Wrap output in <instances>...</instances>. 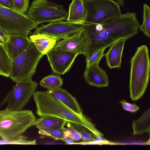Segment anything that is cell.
I'll return each mask as SVG.
<instances>
[{
  "label": "cell",
  "mask_w": 150,
  "mask_h": 150,
  "mask_svg": "<svg viewBox=\"0 0 150 150\" xmlns=\"http://www.w3.org/2000/svg\"><path fill=\"white\" fill-rule=\"evenodd\" d=\"M139 25L136 13L128 12L101 23L80 25L87 44L86 59L119 40L128 39L138 34Z\"/></svg>",
  "instance_id": "6da1fadb"
},
{
  "label": "cell",
  "mask_w": 150,
  "mask_h": 150,
  "mask_svg": "<svg viewBox=\"0 0 150 150\" xmlns=\"http://www.w3.org/2000/svg\"><path fill=\"white\" fill-rule=\"evenodd\" d=\"M33 96L36 107V113L40 117L50 115L80 125L87 128L97 138L103 135L96 129L89 118L83 114L76 113L47 91H35Z\"/></svg>",
  "instance_id": "7a4b0ae2"
},
{
  "label": "cell",
  "mask_w": 150,
  "mask_h": 150,
  "mask_svg": "<svg viewBox=\"0 0 150 150\" xmlns=\"http://www.w3.org/2000/svg\"><path fill=\"white\" fill-rule=\"evenodd\" d=\"M130 97L134 101L143 96L149 79L150 62L146 45L138 47L130 61Z\"/></svg>",
  "instance_id": "3957f363"
},
{
  "label": "cell",
  "mask_w": 150,
  "mask_h": 150,
  "mask_svg": "<svg viewBox=\"0 0 150 150\" xmlns=\"http://www.w3.org/2000/svg\"><path fill=\"white\" fill-rule=\"evenodd\" d=\"M37 119L28 110L0 111V138L7 139L16 137L35 125Z\"/></svg>",
  "instance_id": "277c9868"
},
{
  "label": "cell",
  "mask_w": 150,
  "mask_h": 150,
  "mask_svg": "<svg viewBox=\"0 0 150 150\" xmlns=\"http://www.w3.org/2000/svg\"><path fill=\"white\" fill-rule=\"evenodd\" d=\"M43 55L31 42L25 50L12 60L10 78L16 83L32 79Z\"/></svg>",
  "instance_id": "5b68a950"
},
{
  "label": "cell",
  "mask_w": 150,
  "mask_h": 150,
  "mask_svg": "<svg viewBox=\"0 0 150 150\" xmlns=\"http://www.w3.org/2000/svg\"><path fill=\"white\" fill-rule=\"evenodd\" d=\"M39 25L25 13H21L0 5V28L6 34L28 36Z\"/></svg>",
  "instance_id": "8992f818"
},
{
  "label": "cell",
  "mask_w": 150,
  "mask_h": 150,
  "mask_svg": "<svg viewBox=\"0 0 150 150\" xmlns=\"http://www.w3.org/2000/svg\"><path fill=\"white\" fill-rule=\"evenodd\" d=\"M25 13L38 25L64 20L68 15L63 6L48 0H34Z\"/></svg>",
  "instance_id": "52a82bcc"
},
{
  "label": "cell",
  "mask_w": 150,
  "mask_h": 150,
  "mask_svg": "<svg viewBox=\"0 0 150 150\" xmlns=\"http://www.w3.org/2000/svg\"><path fill=\"white\" fill-rule=\"evenodd\" d=\"M84 3V23H101L122 14L120 5L113 0H94Z\"/></svg>",
  "instance_id": "ba28073f"
},
{
  "label": "cell",
  "mask_w": 150,
  "mask_h": 150,
  "mask_svg": "<svg viewBox=\"0 0 150 150\" xmlns=\"http://www.w3.org/2000/svg\"><path fill=\"white\" fill-rule=\"evenodd\" d=\"M38 85V83L32 79L16 82L1 102L0 106L7 103L6 108L8 109L14 110H23L33 96Z\"/></svg>",
  "instance_id": "9c48e42d"
},
{
  "label": "cell",
  "mask_w": 150,
  "mask_h": 150,
  "mask_svg": "<svg viewBox=\"0 0 150 150\" xmlns=\"http://www.w3.org/2000/svg\"><path fill=\"white\" fill-rule=\"evenodd\" d=\"M82 30L81 26L62 20L49 22L37 27L34 34H42L57 41L63 39Z\"/></svg>",
  "instance_id": "30bf717a"
},
{
  "label": "cell",
  "mask_w": 150,
  "mask_h": 150,
  "mask_svg": "<svg viewBox=\"0 0 150 150\" xmlns=\"http://www.w3.org/2000/svg\"><path fill=\"white\" fill-rule=\"evenodd\" d=\"M46 54L52 71L60 75L64 74L69 70L78 55L54 47Z\"/></svg>",
  "instance_id": "8fae6325"
},
{
  "label": "cell",
  "mask_w": 150,
  "mask_h": 150,
  "mask_svg": "<svg viewBox=\"0 0 150 150\" xmlns=\"http://www.w3.org/2000/svg\"><path fill=\"white\" fill-rule=\"evenodd\" d=\"M54 47L57 49L86 56L87 44L82 30L57 42Z\"/></svg>",
  "instance_id": "7c38bea8"
},
{
  "label": "cell",
  "mask_w": 150,
  "mask_h": 150,
  "mask_svg": "<svg viewBox=\"0 0 150 150\" xmlns=\"http://www.w3.org/2000/svg\"><path fill=\"white\" fill-rule=\"evenodd\" d=\"M31 42L27 36L14 34H7V39L3 43L5 50L12 60L25 50Z\"/></svg>",
  "instance_id": "4fadbf2b"
},
{
  "label": "cell",
  "mask_w": 150,
  "mask_h": 150,
  "mask_svg": "<svg viewBox=\"0 0 150 150\" xmlns=\"http://www.w3.org/2000/svg\"><path fill=\"white\" fill-rule=\"evenodd\" d=\"M99 62H96L86 67L84 77L89 85L98 88L107 87L109 84L108 77L105 71L99 65Z\"/></svg>",
  "instance_id": "5bb4252c"
},
{
  "label": "cell",
  "mask_w": 150,
  "mask_h": 150,
  "mask_svg": "<svg viewBox=\"0 0 150 150\" xmlns=\"http://www.w3.org/2000/svg\"><path fill=\"white\" fill-rule=\"evenodd\" d=\"M127 39L123 38L116 41L104 54L107 65L110 69L121 67L122 52Z\"/></svg>",
  "instance_id": "9a60e30c"
},
{
  "label": "cell",
  "mask_w": 150,
  "mask_h": 150,
  "mask_svg": "<svg viewBox=\"0 0 150 150\" xmlns=\"http://www.w3.org/2000/svg\"><path fill=\"white\" fill-rule=\"evenodd\" d=\"M48 93L76 113L83 114V111L76 99L66 90L60 87L47 90Z\"/></svg>",
  "instance_id": "2e32d148"
},
{
  "label": "cell",
  "mask_w": 150,
  "mask_h": 150,
  "mask_svg": "<svg viewBox=\"0 0 150 150\" xmlns=\"http://www.w3.org/2000/svg\"><path fill=\"white\" fill-rule=\"evenodd\" d=\"M86 10L82 0H73L69 7L66 21L80 25L84 23Z\"/></svg>",
  "instance_id": "e0dca14e"
},
{
  "label": "cell",
  "mask_w": 150,
  "mask_h": 150,
  "mask_svg": "<svg viewBox=\"0 0 150 150\" xmlns=\"http://www.w3.org/2000/svg\"><path fill=\"white\" fill-rule=\"evenodd\" d=\"M30 39L38 50L43 55L55 45L57 40L44 35L33 34Z\"/></svg>",
  "instance_id": "ac0fdd59"
},
{
  "label": "cell",
  "mask_w": 150,
  "mask_h": 150,
  "mask_svg": "<svg viewBox=\"0 0 150 150\" xmlns=\"http://www.w3.org/2000/svg\"><path fill=\"white\" fill-rule=\"evenodd\" d=\"M67 121L50 115H45L37 119L35 125L38 129L55 128L63 129Z\"/></svg>",
  "instance_id": "d6986e66"
},
{
  "label": "cell",
  "mask_w": 150,
  "mask_h": 150,
  "mask_svg": "<svg viewBox=\"0 0 150 150\" xmlns=\"http://www.w3.org/2000/svg\"><path fill=\"white\" fill-rule=\"evenodd\" d=\"M133 134L139 135L145 132L149 134L150 132V109L144 112L138 120L132 123Z\"/></svg>",
  "instance_id": "ffe728a7"
},
{
  "label": "cell",
  "mask_w": 150,
  "mask_h": 150,
  "mask_svg": "<svg viewBox=\"0 0 150 150\" xmlns=\"http://www.w3.org/2000/svg\"><path fill=\"white\" fill-rule=\"evenodd\" d=\"M11 61L5 50L4 43L0 42V75L9 77Z\"/></svg>",
  "instance_id": "44dd1931"
},
{
  "label": "cell",
  "mask_w": 150,
  "mask_h": 150,
  "mask_svg": "<svg viewBox=\"0 0 150 150\" xmlns=\"http://www.w3.org/2000/svg\"><path fill=\"white\" fill-rule=\"evenodd\" d=\"M63 84V80L60 77L53 75L45 77L40 82V85L41 86L48 90L60 88Z\"/></svg>",
  "instance_id": "7402d4cb"
},
{
  "label": "cell",
  "mask_w": 150,
  "mask_h": 150,
  "mask_svg": "<svg viewBox=\"0 0 150 150\" xmlns=\"http://www.w3.org/2000/svg\"><path fill=\"white\" fill-rule=\"evenodd\" d=\"M72 126L79 134L83 142L80 143H74V144H84L95 141V139L89 131L85 127L80 125L71 122Z\"/></svg>",
  "instance_id": "603a6c76"
},
{
  "label": "cell",
  "mask_w": 150,
  "mask_h": 150,
  "mask_svg": "<svg viewBox=\"0 0 150 150\" xmlns=\"http://www.w3.org/2000/svg\"><path fill=\"white\" fill-rule=\"evenodd\" d=\"M139 28L147 37L150 38V8L146 4L143 5V21L142 24L139 25Z\"/></svg>",
  "instance_id": "cb8c5ba5"
},
{
  "label": "cell",
  "mask_w": 150,
  "mask_h": 150,
  "mask_svg": "<svg viewBox=\"0 0 150 150\" xmlns=\"http://www.w3.org/2000/svg\"><path fill=\"white\" fill-rule=\"evenodd\" d=\"M3 144L36 145V143L35 139L29 140L26 137L21 135L15 138L7 139L1 138L0 145Z\"/></svg>",
  "instance_id": "d4e9b609"
},
{
  "label": "cell",
  "mask_w": 150,
  "mask_h": 150,
  "mask_svg": "<svg viewBox=\"0 0 150 150\" xmlns=\"http://www.w3.org/2000/svg\"><path fill=\"white\" fill-rule=\"evenodd\" d=\"M39 134L50 137L55 140H62L64 137L63 129L55 128H40Z\"/></svg>",
  "instance_id": "484cf974"
},
{
  "label": "cell",
  "mask_w": 150,
  "mask_h": 150,
  "mask_svg": "<svg viewBox=\"0 0 150 150\" xmlns=\"http://www.w3.org/2000/svg\"><path fill=\"white\" fill-rule=\"evenodd\" d=\"M66 127L63 129L64 136L70 138L75 141L81 139V137L72 125L71 122H67Z\"/></svg>",
  "instance_id": "4316f807"
},
{
  "label": "cell",
  "mask_w": 150,
  "mask_h": 150,
  "mask_svg": "<svg viewBox=\"0 0 150 150\" xmlns=\"http://www.w3.org/2000/svg\"><path fill=\"white\" fill-rule=\"evenodd\" d=\"M106 48L100 49L86 59V67L97 62H100L104 56V52Z\"/></svg>",
  "instance_id": "83f0119b"
},
{
  "label": "cell",
  "mask_w": 150,
  "mask_h": 150,
  "mask_svg": "<svg viewBox=\"0 0 150 150\" xmlns=\"http://www.w3.org/2000/svg\"><path fill=\"white\" fill-rule=\"evenodd\" d=\"M15 10L21 13L26 12L29 7V0H12Z\"/></svg>",
  "instance_id": "f1b7e54d"
},
{
  "label": "cell",
  "mask_w": 150,
  "mask_h": 150,
  "mask_svg": "<svg viewBox=\"0 0 150 150\" xmlns=\"http://www.w3.org/2000/svg\"><path fill=\"white\" fill-rule=\"evenodd\" d=\"M120 102L123 108L127 111L134 112L139 109V108L135 104H133L127 103L124 100L120 101Z\"/></svg>",
  "instance_id": "f546056e"
},
{
  "label": "cell",
  "mask_w": 150,
  "mask_h": 150,
  "mask_svg": "<svg viewBox=\"0 0 150 150\" xmlns=\"http://www.w3.org/2000/svg\"><path fill=\"white\" fill-rule=\"evenodd\" d=\"M0 5L15 10L14 6L12 0H0Z\"/></svg>",
  "instance_id": "4dcf8cb0"
},
{
  "label": "cell",
  "mask_w": 150,
  "mask_h": 150,
  "mask_svg": "<svg viewBox=\"0 0 150 150\" xmlns=\"http://www.w3.org/2000/svg\"><path fill=\"white\" fill-rule=\"evenodd\" d=\"M7 38V34H6L0 28V40L4 42Z\"/></svg>",
  "instance_id": "1f68e13d"
},
{
  "label": "cell",
  "mask_w": 150,
  "mask_h": 150,
  "mask_svg": "<svg viewBox=\"0 0 150 150\" xmlns=\"http://www.w3.org/2000/svg\"><path fill=\"white\" fill-rule=\"evenodd\" d=\"M64 142L67 144H74V140L72 139L67 137H64L63 139L62 140Z\"/></svg>",
  "instance_id": "d6a6232c"
},
{
  "label": "cell",
  "mask_w": 150,
  "mask_h": 150,
  "mask_svg": "<svg viewBox=\"0 0 150 150\" xmlns=\"http://www.w3.org/2000/svg\"><path fill=\"white\" fill-rule=\"evenodd\" d=\"M118 3L120 6L123 7L125 5V0H114Z\"/></svg>",
  "instance_id": "836d02e7"
},
{
  "label": "cell",
  "mask_w": 150,
  "mask_h": 150,
  "mask_svg": "<svg viewBox=\"0 0 150 150\" xmlns=\"http://www.w3.org/2000/svg\"><path fill=\"white\" fill-rule=\"evenodd\" d=\"M94 0H82L83 1L84 3L91 1Z\"/></svg>",
  "instance_id": "e575fe53"
}]
</instances>
